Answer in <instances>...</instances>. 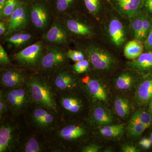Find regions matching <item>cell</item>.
Masks as SVG:
<instances>
[{"mask_svg": "<svg viewBox=\"0 0 152 152\" xmlns=\"http://www.w3.org/2000/svg\"><path fill=\"white\" fill-rule=\"evenodd\" d=\"M88 134V129L84 125L74 122L72 120H63L47 135L50 143V152L70 151L73 144Z\"/></svg>", "mask_w": 152, "mask_h": 152, "instance_id": "1", "label": "cell"}, {"mask_svg": "<svg viewBox=\"0 0 152 152\" xmlns=\"http://www.w3.org/2000/svg\"><path fill=\"white\" fill-rule=\"evenodd\" d=\"M20 117L10 115L0 121V152L18 151L28 129Z\"/></svg>", "mask_w": 152, "mask_h": 152, "instance_id": "2", "label": "cell"}, {"mask_svg": "<svg viewBox=\"0 0 152 152\" xmlns=\"http://www.w3.org/2000/svg\"><path fill=\"white\" fill-rule=\"evenodd\" d=\"M28 129L35 132L48 135L63 121L59 114L33 104L22 116Z\"/></svg>", "mask_w": 152, "mask_h": 152, "instance_id": "3", "label": "cell"}, {"mask_svg": "<svg viewBox=\"0 0 152 152\" xmlns=\"http://www.w3.org/2000/svg\"><path fill=\"white\" fill-rule=\"evenodd\" d=\"M26 85L29 91L34 104L46 108L60 115L56 95L45 76L40 74L29 75Z\"/></svg>", "mask_w": 152, "mask_h": 152, "instance_id": "4", "label": "cell"}, {"mask_svg": "<svg viewBox=\"0 0 152 152\" xmlns=\"http://www.w3.org/2000/svg\"><path fill=\"white\" fill-rule=\"evenodd\" d=\"M2 90L9 104L10 115L13 116H22L34 104L26 85L18 88Z\"/></svg>", "mask_w": 152, "mask_h": 152, "instance_id": "5", "label": "cell"}, {"mask_svg": "<svg viewBox=\"0 0 152 152\" xmlns=\"http://www.w3.org/2000/svg\"><path fill=\"white\" fill-rule=\"evenodd\" d=\"M46 77L56 95L76 91L78 88H81L80 79L77 78L66 66L57 70Z\"/></svg>", "mask_w": 152, "mask_h": 152, "instance_id": "6", "label": "cell"}, {"mask_svg": "<svg viewBox=\"0 0 152 152\" xmlns=\"http://www.w3.org/2000/svg\"><path fill=\"white\" fill-rule=\"evenodd\" d=\"M76 93L75 91L56 94L59 113L63 120H72L84 110V101Z\"/></svg>", "mask_w": 152, "mask_h": 152, "instance_id": "7", "label": "cell"}, {"mask_svg": "<svg viewBox=\"0 0 152 152\" xmlns=\"http://www.w3.org/2000/svg\"><path fill=\"white\" fill-rule=\"evenodd\" d=\"M44 53L43 44L38 42L15 54L14 59L21 66L36 69Z\"/></svg>", "mask_w": 152, "mask_h": 152, "instance_id": "8", "label": "cell"}, {"mask_svg": "<svg viewBox=\"0 0 152 152\" xmlns=\"http://www.w3.org/2000/svg\"><path fill=\"white\" fill-rule=\"evenodd\" d=\"M66 53L57 48L50 49L44 53L37 69L48 74V77L55 71L66 66Z\"/></svg>", "mask_w": 152, "mask_h": 152, "instance_id": "9", "label": "cell"}, {"mask_svg": "<svg viewBox=\"0 0 152 152\" xmlns=\"http://www.w3.org/2000/svg\"><path fill=\"white\" fill-rule=\"evenodd\" d=\"M50 149L47 135L35 132L28 129L18 152H50Z\"/></svg>", "mask_w": 152, "mask_h": 152, "instance_id": "10", "label": "cell"}, {"mask_svg": "<svg viewBox=\"0 0 152 152\" xmlns=\"http://www.w3.org/2000/svg\"><path fill=\"white\" fill-rule=\"evenodd\" d=\"M88 60L96 69L108 70L115 64L114 57L109 52L96 46L87 47L84 50Z\"/></svg>", "mask_w": 152, "mask_h": 152, "instance_id": "11", "label": "cell"}, {"mask_svg": "<svg viewBox=\"0 0 152 152\" xmlns=\"http://www.w3.org/2000/svg\"><path fill=\"white\" fill-rule=\"evenodd\" d=\"M81 89L93 102L97 101L105 102L107 99V92L103 85L97 79L86 75L80 80Z\"/></svg>", "mask_w": 152, "mask_h": 152, "instance_id": "12", "label": "cell"}, {"mask_svg": "<svg viewBox=\"0 0 152 152\" xmlns=\"http://www.w3.org/2000/svg\"><path fill=\"white\" fill-rule=\"evenodd\" d=\"M29 75L22 69L9 68L1 70L0 84L2 89H9L26 85Z\"/></svg>", "mask_w": 152, "mask_h": 152, "instance_id": "13", "label": "cell"}, {"mask_svg": "<svg viewBox=\"0 0 152 152\" xmlns=\"http://www.w3.org/2000/svg\"><path fill=\"white\" fill-rule=\"evenodd\" d=\"M89 113V123L95 126H106L110 125L113 121L111 111L102 102L97 101L93 102Z\"/></svg>", "mask_w": 152, "mask_h": 152, "instance_id": "14", "label": "cell"}, {"mask_svg": "<svg viewBox=\"0 0 152 152\" xmlns=\"http://www.w3.org/2000/svg\"><path fill=\"white\" fill-rule=\"evenodd\" d=\"M28 23V10L26 5L19 3L17 8L11 16L7 29V33L10 34L26 27Z\"/></svg>", "mask_w": 152, "mask_h": 152, "instance_id": "15", "label": "cell"}, {"mask_svg": "<svg viewBox=\"0 0 152 152\" xmlns=\"http://www.w3.org/2000/svg\"><path fill=\"white\" fill-rule=\"evenodd\" d=\"M135 98L138 104H146L150 102L152 99V77L145 79L139 84Z\"/></svg>", "mask_w": 152, "mask_h": 152, "instance_id": "16", "label": "cell"}, {"mask_svg": "<svg viewBox=\"0 0 152 152\" xmlns=\"http://www.w3.org/2000/svg\"><path fill=\"white\" fill-rule=\"evenodd\" d=\"M132 70L139 73H145L152 70V52L142 54L136 59L132 60L127 64Z\"/></svg>", "mask_w": 152, "mask_h": 152, "instance_id": "17", "label": "cell"}, {"mask_svg": "<svg viewBox=\"0 0 152 152\" xmlns=\"http://www.w3.org/2000/svg\"><path fill=\"white\" fill-rule=\"evenodd\" d=\"M111 39L117 46L122 45L125 41V31L122 23L117 19L112 20L109 26Z\"/></svg>", "mask_w": 152, "mask_h": 152, "instance_id": "18", "label": "cell"}, {"mask_svg": "<svg viewBox=\"0 0 152 152\" xmlns=\"http://www.w3.org/2000/svg\"><path fill=\"white\" fill-rule=\"evenodd\" d=\"M31 18L35 26L38 28L43 29L48 24L47 11L42 5H35L31 10Z\"/></svg>", "mask_w": 152, "mask_h": 152, "instance_id": "19", "label": "cell"}, {"mask_svg": "<svg viewBox=\"0 0 152 152\" xmlns=\"http://www.w3.org/2000/svg\"><path fill=\"white\" fill-rule=\"evenodd\" d=\"M45 39L53 43L65 44L67 42L68 36L64 29L55 23L46 34Z\"/></svg>", "mask_w": 152, "mask_h": 152, "instance_id": "20", "label": "cell"}, {"mask_svg": "<svg viewBox=\"0 0 152 152\" xmlns=\"http://www.w3.org/2000/svg\"><path fill=\"white\" fill-rule=\"evenodd\" d=\"M123 12L129 18L136 16L142 7V0H116Z\"/></svg>", "mask_w": 152, "mask_h": 152, "instance_id": "21", "label": "cell"}, {"mask_svg": "<svg viewBox=\"0 0 152 152\" xmlns=\"http://www.w3.org/2000/svg\"><path fill=\"white\" fill-rule=\"evenodd\" d=\"M144 45L141 40L135 39L130 41L125 46L124 50L125 56L129 60H134L143 53Z\"/></svg>", "mask_w": 152, "mask_h": 152, "instance_id": "22", "label": "cell"}, {"mask_svg": "<svg viewBox=\"0 0 152 152\" xmlns=\"http://www.w3.org/2000/svg\"><path fill=\"white\" fill-rule=\"evenodd\" d=\"M146 129L145 126L140 119L139 111L135 112L129 122L128 127V132L129 134L132 137H139Z\"/></svg>", "mask_w": 152, "mask_h": 152, "instance_id": "23", "label": "cell"}, {"mask_svg": "<svg viewBox=\"0 0 152 152\" xmlns=\"http://www.w3.org/2000/svg\"><path fill=\"white\" fill-rule=\"evenodd\" d=\"M66 26L69 31L76 34L88 36L92 34L91 30L88 26L75 20H68Z\"/></svg>", "mask_w": 152, "mask_h": 152, "instance_id": "24", "label": "cell"}, {"mask_svg": "<svg viewBox=\"0 0 152 152\" xmlns=\"http://www.w3.org/2000/svg\"><path fill=\"white\" fill-rule=\"evenodd\" d=\"M124 132V126L121 125H106L99 130L101 135L106 137H117L121 135Z\"/></svg>", "mask_w": 152, "mask_h": 152, "instance_id": "25", "label": "cell"}, {"mask_svg": "<svg viewBox=\"0 0 152 152\" xmlns=\"http://www.w3.org/2000/svg\"><path fill=\"white\" fill-rule=\"evenodd\" d=\"M114 105L116 113L120 118L125 119L129 116L130 114V105L127 99L123 97L117 98Z\"/></svg>", "mask_w": 152, "mask_h": 152, "instance_id": "26", "label": "cell"}, {"mask_svg": "<svg viewBox=\"0 0 152 152\" xmlns=\"http://www.w3.org/2000/svg\"><path fill=\"white\" fill-rule=\"evenodd\" d=\"M135 79L132 75L128 73L121 75L116 80L117 88L121 90L129 89L134 84Z\"/></svg>", "mask_w": 152, "mask_h": 152, "instance_id": "27", "label": "cell"}, {"mask_svg": "<svg viewBox=\"0 0 152 152\" xmlns=\"http://www.w3.org/2000/svg\"><path fill=\"white\" fill-rule=\"evenodd\" d=\"M31 38V36L29 34L18 33L7 38L6 41L16 46H19L29 41Z\"/></svg>", "mask_w": 152, "mask_h": 152, "instance_id": "28", "label": "cell"}, {"mask_svg": "<svg viewBox=\"0 0 152 152\" xmlns=\"http://www.w3.org/2000/svg\"><path fill=\"white\" fill-rule=\"evenodd\" d=\"M19 4L17 0H7L4 8L1 11V18L10 17L17 8Z\"/></svg>", "mask_w": 152, "mask_h": 152, "instance_id": "29", "label": "cell"}, {"mask_svg": "<svg viewBox=\"0 0 152 152\" xmlns=\"http://www.w3.org/2000/svg\"><path fill=\"white\" fill-rule=\"evenodd\" d=\"M10 115V107L4 95L3 90H0V121Z\"/></svg>", "mask_w": 152, "mask_h": 152, "instance_id": "30", "label": "cell"}, {"mask_svg": "<svg viewBox=\"0 0 152 152\" xmlns=\"http://www.w3.org/2000/svg\"><path fill=\"white\" fill-rule=\"evenodd\" d=\"M90 62L88 60L83 59L77 62L73 66L72 69L76 73L81 74L84 73L88 70L90 66Z\"/></svg>", "mask_w": 152, "mask_h": 152, "instance_id": "31", "label": "cell"}, {"mask_svg": "<svg viewBox=\"0 0 152 152\" xmlns=\"http://www.w3.org/2000/svg\"><path fill=\"white\" fill-rule=\"evenodd\" d=\"M144 16H141L136 18L132 23V28L136 39L141 40Z\"/></svg>", "mask_w": 152, "mask_h": 152, "instance_id": "32", "label": "cell"}, {"mask_svg": "<svg viewBox=\"0 0 152 152\" xmlns=\"http://www.w3.org/2000/svg\"><path fill=\"white\" fill-rule=\"evenodd\" d=\"M66 56L68 58L75 62L85 58L84 55L81 51L76 50H69L66 53Z\"/></svg>", "mask_w": 152, "mask_h": 152, "instance_id": "33", "label": "cell"}, {"mask_svg": "<svg viewBox=\"0 0 152 152\" xmlns=\"http://www.w3.org/2000/svg\"><path fill=\"white\" fill-rule=\"evenodd\" d=\"M85 5L90 12L95 14L97 12L100 8L99 0H84Z\"/></svg>", "mask_w": 152, "mask_h": 152, "instance_id": "34", "label": "cell"}, {"mask_svg": "<svg viewBox=\"0 0 152 152\" xmlns=\"http://www.w3.org/2000/svg\"><path fill=\"white\" fill-rule=\"evenodd\" d=\"M140 119L146 127L148 128L151 126L152 121L151 115L144 110L139 111Z\"/></svg>", "mask_w": 152, "mask_h": 152, "instance_id": "35", "label": "cell"}, {"mask_svg": "<svg viewBox=\"0 0 152 152\" xmlns=\"http://www.w3.org/2000/svg\"><path fill=\"white\" fill-rule=\"evenodd\" d=\"M11 64V61L7 54L1 45H0V64L1 66H8Z\"/></svg>", "mask_w": 152, "mask_h": 152, "instance_id": "36", "label": "cell"}, {"mask_svg": "<svg viewBox=\"0 0 152 152\" xmlns=\"http://www.w3.org/2000/svg\"><path fill=\"white\" fill-rule=\"evenodd\" d=\"M102 147L98 144L89 143L85 145L81 148L82 152H97L100 150Z\"/></svg>", "mask_w": 152, "mask_h": 152, "instance_id": "37", "label": "cell"}, {"mask_svg": "<svg viewBox=\"0 0 152 152\" xmlns=\"http://www.w3.org/2000/svg\"><path fill=\"white\" fill-rule=\"evenodd\" d=\"M73 0H58L57 8L61 12L66 10L70 7Z\"/></svg>", "mask_w": 152, "mask_h": 152, "instance_id": "38", "label": "cell"}, {"mask_svg": "<svg viewBox=\"0 0 152 152\" xmlns=\"http://www.w3.org/2000/svg\"><path fill=\"white\" fill-rule=\"evenodd\" d=\"M151 23L148 18L147 17H144L143 21L142 27L141 32V39H144L146 37L147 33L150 28Z\"/></svg>", "mask_w": 152, "mask_h": 152, "instance_id": "39", "label": "cell"}, {"mask_svg": "<svg viewBox=\"0 0 152 152\" xmlns=\"http://www.w3.org/2000/svg\"><path fill=\"white\" fill-rule=\"evenodd\" d=\"M122 151L124 152H139L137 147L132 145H126L123 146L121 148Z\"/></svg>", "mask_w": 152, "mask_h": 152, "instance_id": "40", "label": "cell"}, {"mask_svg": "<svg viewBox=\"0 0 152 152\" xmlns=\"http://www.w3.org/2000/svg\"><path fill=\"white\" fill-rule=\"evenodd\" d=\"M140 145L145 149L149 148L152 143L149 138H143L140 142Z\"/></svg>", "mask_w": 152, "mask_h": 152, "instance_id": "41", "label": "cell"}, {"mask_svg": "<svg viewBox=\"0 0 152 152\" xmlns=\"http://www.w3.org/2000/svg\"><path fill=\"white\" fill-rule=\"evenodd\" d=\"M145 46L147 49L152 50V31L150 33L145 43Z\"/></svg>", "mask_w": 152, "mask_h": 152, "instance_id": "42", "label": "cell"}, {"mask_svg": "<svg viewBox=\"0 0 152 152\" xmlns=\"http://www.w3.org/2000/svg\"><path fill=\"white\" fill-rule=\"evenodd\" d=\"M6 28L5 23L2 21L0 22V35H2L6 32Z\"/></svg>", "mask_w": 152, "mask_h": 152, "instance_id": "43", "label": "cell"}, {"mask_svg": "<svg viewBox=\"0 0 152 152\" xmlns=\"http://www.w3.org/2000/svg\"><path fill=\"white\" fill-rule=\"evenodd\" d=\"M147 8L152 13V0H145Z\"/></svg>", "mask_w": 152, "mask_h": 152, "instance_id": "44", "label": "cell"}, {"mask_svg": "<svg viewBox=\"0 0 152 152\" xmlns=\"http://www.w3.org/2000/svg\"><path fill=\"white\" fill-rule=\"evenodd\" d=\"M7 0H0V11L1 10L4 8L5 4Z\"/></svg>", "mask_w": 152, "mask_h": 152, "instance_id": "45", "label": "cell"}, {"mask_svg": "<svg viewBox=\"0 0 152 152\" xmlns=\"http://www.w3.org/2000/svg\"><path fill=\"white\" fill-rule=\"evenodd\" d=\"M149 109L150 113H151V114L152 115V99L151 102H150Z\"/></svg>", "mask_w": 152, "mask_h": 152, "instance_id": "46", "label": "cell"}, {"mask_svg": "<svg viewBox=\"0 0 152 152\" xmlns=\"http://www.w3.org/2000/svg\"><path fill=\"white\" fill-rule=\"evenodd\" d=\"M149 139L150 140H151V142L152 143V135H151V136H150Z\"/></svg>", "mask_w": 152, "mask_h": 152, "instance_id": "47", "label": "cell"}]
</instances>
